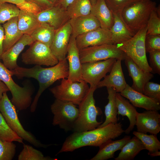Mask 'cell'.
Segmentation results:
<instances>
[{"label":"cell","instance_id":"cell-1","mask_svg":"<svg viewBox=\"0 0 160 160\" xmlns=\"http://www.w3.org/2000/svg\"><path fill=\"white\" fill-rule=\"evenodd\" d=\"M12 76L18 79L24 77L33 78L38 82L39 88L33 101L31 105V112L35 111L39 99L44 91L55 81L61 79L68 78L69 68L66 58L59 61L55 65L48 68L36 65L30 68L19 67L10 70Z\"/></svg>","mask_w":160,"mask_h":160},{"label":"cell","instance_id":"cell-2","mask_svg":"<svg viewBox=\"0 0 160 160\" xmlns=\"http://www.w3.org/2000/svg\"><path fill=\"white\" fill-rule=\"evenodd\" d=\"M124 132L120 122L109 124L90 130L74 132L66 138L57 154L72 152L87 146L99 147L108 141L117 138Z\"/></svg>","mask_w":160,"mask_h":160},{"label":"cell","instance_id":"cell-3","mask_svg":"<svg viewBox=\"0 0 160 160\" xmlns=\"http://www.w3.org/2000/svg\"><path fill=\"white\" fill-rule=\"evenodd\" d=\"M156 3L151 0H138L131 3L122 11L121 15L126 25L134 34L147 24Z\"/></svg>","mask_w":160,"mask_h":160},{"label":"cell","instance_id":"cell-4","mask_svg":"<svg viewBox=\"0 0 160 160\" xmlns=\"http://www.w3.org/2000/svg\"><path fill=\"white\" fill-rule=\"evenodd\" d=\"M96 89L90 87L87 93L79 104V114L73 127L74 132L93 130L102 123L97 120V116L101 115L102 111L100 108L95 105L93 95Z\"/></svg>","mask_w":160,"mask_h":160},{"label":"cell","instance_id":"cell-5","mask_svg":"<svg viewBox=\"0 0 160 160\" xmlns=\"http://www.w3.org/2000/svg\"><path fill=\"white\" fill-rule=\"evenodd\" d=\"M16 109L7 92L4 93L0 100V112L11 129L23 140L36 147L46 148L51 145L41 143L31 133L24 129L19 120Z\"/></svg>","mask_w":160,"mask_h":160},{"label":"cell","instance_id":"cell-6","mask_svg":"<svg viewBox=\"0 0 160 160\" xmlns=\"http://www.w3.org/2000/svg\"><path fill=\"white\" fill-rule=\"evenodd\" d=\"M147 26L143 27L129 39L116 45L145 71L152 73L148 62L145 46Z\"/></svg>","mask_w":160,"mask_h":160},{"label":"cell","instance_id":"cell-7","mask_svg":"<svg viewBox=\"0 0 160 160\" xmlns=\"http://www.w3.org/2000/svg\"><path fill=\"white\" fill-rule=\"evenodd\" d=\"M12 76L10 70L0 62V81L5 84L10 92L12 96L11 102L17 110H25L31 104L33 91L28 86H19Z\"/></svg>","mask_w":160,"mask_h":160},{"label":"cell","instance_id":"cell-8","mask_svg":"<svg viewBox=\"0 0 160 160\" xmlns=\"http://www.w3.org/2000/svg\"><path fill=\"white\" fill-rule=\"evenodd\" d=\"M87 83L82 80L72 82L68 79H62L60 84L50 89L56 99L71 102L78 105L89 89Z\"/></svg>","mask_w":160,"mask_h":160},{"label":"cell","instance_id":"cell-9","mask_svg":"<svg viewBox=\"0 0 160 160\" xmlns=\"http://www.w3.org/2000/svg\"><path fill=\"white\" fill-rule=\"evenodd\" d=\"M50 108L54 116L52 123L54 126H58L66 132L73 130L79 113L75 104L56 99Z\"/></svg>","mask_w":160,"mask_h":160},{"label":"cell","instance_id":"cell-10","mask_svg":"<svg viewBox=\"0 0 160 160\" xmlns=\"http://www.w3.org/2000/svg\"><path fill=\"white\" fill-rule=\"evenodd\" d=\"M81 63L106 60L111 58L124 60L126 55L116 44H105L91 46L79 50Z\"/></svg>","mask_w":160,"mask_h":160},{"label":"cell","instance_id":"cell-11","mask_svg":"<svg viewBox=\"0 0 160 160\" xmlns=\"http://www.w3.org/2000/svg\"><path fill=\"white\" fill-rule=\"evenodd\" d=\"M22 55V62L27 65L54 66L58 60L50 47L39 41H34Z\"/></svg>","mask_w":160,"mask_h":160},{"label":"cell","instance_id":"cell-12","mask_svg":"<svg viewBox=\"0 0 160 160\" xmlns=\"http://www.w3.org/2000/svg\"><path fill=\"white\" fill-rule=\"evenodd\" d=\"M117 59L111 58L98 61L81 63L83 80L90 85V88H97L101 80L110 72Z\"/></svg>","mask_w":160,"mask_h":160},{"label":"cell","instance_id":"cell-13","mask_svg":"<svg viewBox=\"0 0 160 160\" xmlns=\"http://www.w3.org/2000/svg\"><path fill=\"white\" fill-rule=\"evenodd\" d=\"M76 39L79 50L89 46L113 44L110 30L101 27L78 36Z\"/></svg>","mask_w":160,"mask_h":160},{"label":"cell","instance_id":"cell-14","mask_svg":"<svg viewBox=\"0 0 160 160\" xmlns=\"http://www.w3.org/2000/svg\"><path fill=\"white\" fill-rule=\"evenodd\" d=\"M72 31V28L68 21L55 31L50 48L58 61L66 58Z\"/></svg>","mask_w":160,"mask_h":160},{"label":"cell","instance_id":"cell-15","mask_svg":"<svg viewBox=\"0 0 160 160\" xmlns=\"http://www.w3.org/2000/svg\"><path fill=\"white\" fill-rule=\"evenodd\" d=\"M135 125L138 132L157 135L160 131V114L154 110L137 112Z\"/></svg>","mask_w":160,"mask_h":160},{"label":"cell","instance_id":"cell-16","mask_svg":"<svg viewBox=\"0 0 160 160\" xmlns=\"http://www.w3.org/2000/svg\"><path fill=\"white\" fill-rule=\"evenodd\" d=\"M67 54L66 58L68 61L69 68L67 79L72 82H80L83 80L82 76V65L76 37L72 35L68 46Z\"/></svg>","mask_w":160,"mask_h":160},{"label":"cell","instance_id":"cell-17","mask_svg":"<svg viewBox=\"0 0 160 160\" xmlns=\"http://www.w3.org/2000/svg\"><path fill=\"white\" fill-rule=\"evenodd\" d=\"M36 15L40 23H47L55 30L70 19L66 10L58 4L54 5Z\"/></svg>","mask_w":160,"mask_h":160},{"label":"cell","instance_id":"cell-18","mask_svg":"<svg viewBox=\"0 0 160 160\" xmlns=\"http://www.w3.org/2000/svg\"><path fill=\"white\" fill-rule=\"evenodd\" d=\"M120 93L128 99L135 107L142 108L146 110L158 111L160 109V102L136 91L127 84L125 89Z\"/></svg>","mask_w":160,"mask_h":160},{"label":"cell","instance_id":"cell-19","mask_svg":"<svg viewBox=\"0 0 160 160\" xmlns=\"http://www.w3.org/2000/svg\"><path fill=\"white\" fill-rule=\"evenodd\" d=\"M33 42L30 35L23 34L15 44L3 52L1 57L3 64L9 70L18 67L17 61L19 55L26 46L30 45Z\"/></svg>","mask_w":160,"mask_h":160},{"label":"cell","instance_id":"cell-20","mask_svg":"<svg viewBox=\"0 0 160 160\" xmlns=\"http://www.w3.org/2000/svg\"><path fill=\"white\" fill-rule=\"evenodd\" d=\"M124 60L129 75L132 79L133 84L131 87L136 91L143 93L144 86L153 78V75L152 73L142 69L128 56L126 55Z\"/></svg>","mask_w":160,"mask_h":160},{"label":"cell","instance_id":"cell-21","mask_svg":"<svg viewBox=\"0 0 160 160\" xmlns=\"http://www.w3.org/2000/svg\"><path fill=\"white\" fill-rule=\"evenodd\" d=\"M121 60H116L114 63L110 74L106 75L104 79L100 81L97 86V88L106 87H113L117 92L120 93L125 88L127 84L122 71Z\"/></svg>","mask_w":160,"mask_h":160},{"label":"cell","instance_id":"cell-22","mask_svg":"<svg viewBox=\"0 0 160 160\" xmlns=\"http://www.w3.org/2000/svg\"><path fill=\"white\" fill-rule=\"evenodd\" d=\"M68 21L72 28L71 35L76 38L101 27L98 20L91 14L71 18Z\"/></svg>","mask_w":160,"mask_h":160},{"label":"cell","instance_id":"cell-23","mask_svg":"<svg viewBox=\"0 0 160 160\" xmlns=\"http://www.w3.org/2000/svg\"><path fill=\"white\" fill-rule=\"evenodd\" d=\"M113 23L110 31L112 44H116L129 39L135 34L126 25L121 14L113 13Z\"/></svg>","mask_w":160,"mask_h":160},{"label":"cell","instance_id":"cell-24","mask_svg":"<svg viewBox=\"0 0 160 160\" xmlns=\"http://www.w3.org/2000/svg\"><path fill=\"white\" fill-rule=\"evenodd\" d=\"M118 110V114L122 116L127 117L129 121V125L124 130L127 134H129L135 125L137 111L135 106L119 92H116L115 96Z\"/></svg>","mask_w":160,"mask_h":160},{"label":"cell","instance_id":"cell-25","mask_svg":"<svg viewBox=\"0 0 160 160\" xmlns=\"http://www.w3.org/2000/svg\"><path fill=\"white\" fill-rule=\"evenodd\" d=\"M90 14L98 20L101 28L110 30L113 23V15L105 0H97L92 4Z\"/></svg>","mask_w":160,"mask_h":160},{"label":"cell","instance_id":"cell-26","mask_svg":"<svg viewBox=\"0 0 160 160\" xmlns=\"http://www.w3.org/2000/svg\"><path fill=\"white\" fill-rule=\"evenodd\" d=\"M131 138L130 136L126 135L120 140L108 141L99 147L98 153L90 160H106L113 158L115 153L121 150Z\"/></svg>","mask_w":160,"mask_h":160},{"label":"cell","instance_id":"cell-27","mask_svg":"<svg viewBox=\"0 0 160 160\" xmlns=\"http://www.w3.org/2000/svg\"><path fill=\"white\" fill-rule=\"evenodd\" d=\"M4 31L3 42V52L9 49L15 44L23 34L19 31L17 25V17H13L2 26Z\"/></svg>","mask_w":160,"mask_h":160},{"label":"cell","instance_id":"cell-28","mask_svg":"<svg viewBox=\"0 0 160 160\" xmlns=\"http://www.w3.org/2000/svg\"><path fill=\"white\" fill-rule=\"evenodd\" d=\"M40 23L36 14L20 10L17 16V25L19 31L23 34L30 35Z\"/></svg>","mask_w":160,"mask_h":160},{"label":"cell","instance_id":"cell-29","mask_svg":"<svg viewBox=\"0 0 160 160\" xmlns=\"http://www.w3.org/2000/svg\"><path fill=\"white\" fill-rule=\"evenodd\" d=\"M145 149L141 141L134 136L122 147L115 160H132L142 150Z\"/></svg>","mask_w":160,"mask_h":160},{"label":"cell","instance_id":"cell-30","mask_svg":"<svg viewBox=\"0 0 160 160\" xmlns=\"http://www.w3.org/2000/svg\"><path fill=\"white\" fill-rule=\"evenodd\" d=\"M107 89L108 94V101L105 107V119L104 122L98 127H103L110 123L116 124L118 121L117 118L118 110L115 98L117 92L113 87H107Z\"/></svg>","mask_w":160,"mask_h":160},{"label":"cell","instance_id":"cell-31","mask_svg":"<svg viewBox=\"0 0 160 160\" xmlns=\"http://www.w3.org/2000/svg\"><path fill=\"white\" fill-rule=\"evenodd\" d=\"M55 31L53 27L47 24L41 23L40 25L30 36L34 42H40L50 47Z\"/></svg>","mask_w":160,"mask_h":160},{"label":"cell","instance_id":"cell-32","mask_svg":"<svg viewBox=\"0 0 160 160\" xmlns=\"http://www.w3.org/2000/svg\"><path fill=\"white\" fill-rule=\"evenodd\" d=\"M92 7L90 0H74L66 10L70 19L90 14Z\"/></svg>","mask_w":160,"mask_h":160},{"label":"cell","instance_id":"cell-33","mask_svg":"<svg viewBox=\"0 0 160 160\" xmlns=\"http://www.w3.org/2000/svg\"><path fill=\"white\" fill-rule=\"evenodd\" d=\"M133 134L141 141L145 149L148 151V154L160 150V142L156 135L134 131Z\"/></svg>","mask_w":160,"mask_h":160},{"label":"cell","instance_id":"cell-34","mask_svg":"<svg viewBox=\"0 0 160 160\" xmlns=\"http://www.w3.org/2000/svg\"><path fill=\"white\" fill-rule=\"evenodd\" d=\"M18 160H56V158L45 156L40 151L27 144H24L23 148L18 156Z\"/></svg>","mask_w":160,"mask_h":160},{"label":"cell","instance_id":"cell-35","mask_svg":"<svg viewBox=\"0 0 160 160\" xmlns=\"http://www.w3.org/2000/svg\"><path fill=\"white\" fill-rule=\"evenodd\" d=\"M0 138L3 140L23 143V139L9 127L0 112Z\"/></svg>","mask_w":160,"mask_h":160},{"label":"cell","instance_id":"cell-36","mask_svg":"<svg viewBox=\"0 0 160 160\" xmlns=\"http://www.w3.org/2000/svg\"><path fill=\"white\" fill-rule=\"evenodd\" d=\"M20 9L15 5L8 3L0 4V24L17 17Z\"/></svg>","mask_w":160,"mask_h":160},{"label":"cell","instance_id":"cell-37","mask_svg":"<svg viewBox=\"0 0 160 160\" xmlns=\"http://www.w3.org/2000/svg\"><path fill=\"white\" fill-rule=\"evenodd\" d=\"M16 146L13 142L0 138V160H12L15 155Z\"/></svg>","mask_w":160,"mask_h":160},{"label":"cell","instance_id":"cell-38","mask_svg":"<svg viewBox=\"0 0 160 160\" xmlns=\"http://www.w3.org/2000/svg\"><path fill=\"white\" fill-rule=\"evenodd\" d=\"M146 26V35H160V15L156 11V7L151 13Z\"/></svg>","mask_w":160,"mask_h":160},{"label":"cell","instance_id":"cell-39","mask_svg":"<svg viewBox=\"0 0 160 160\" xmlns=\"http://www.w3.org/2000/svg\"><path fill=\"white\" fill-rule=\"evenodd\" d=\"M4 3L15 4L21 10L27 11L36 14L42 11L41 9L36 5L27 2L24 0H0V4Z\"/></svg>","mask_w":160,"mask_h":160},{"label":"cell","instance_id":"cell-40","mask_svg":"<svg viewBox=\"0 0 160 160\" xmlns=\"http://www.w3.org/2000/svg\"><path fill=\"white\" fill-rule=\"evenodd\" d=\"M143 93L160 103V84L148 81L144 86Z\"/></svg>","mask_w":160,"mask_h":160},{"label":"cell","instance_id":"cell-41","mask_svg":"<svg viewBox=\"0 0 160 160\" xmlns=\"http://www.w3.org/2000/svg\"><path fill=\"white\" fill-rule=\"evenodd\" d=\"M106 4L113 13L121 14L126 6L136 0H105Z\"/></svg>","mask_w":160,"mask_h":160},{"label":"cell","instance_id":"cell-42","mask_svg":"<svg viewBox=\"0 0 160 160\" xmlns=\"http://www.w3.org/2000/svg\"><path fill=\"white\" fill-rule=\"evenodd\" d=\"M145 46L147 52L160 50V35H146Z\"/></svg>","mask_w":160,"mask_h":160},{"label":"cell","instance_id":"cell-43","mask_svg":"<svg viewBox=\"0 0 160 160\" xmlns=\"http://www.w3.org/2000/svg\"><path fill=\"white\" fill-rule=\"evenodd\" d=\"M150 66L152 73L160 74V50L149 52Z\"/></svg>","mask_w":160,"mask_h":160},{"label":"cell","instance_id":"cell-44","mask_svg":"<svg viewBox=\"0 0 160 160\" xmlns=\"http://www.w3.org/2000/svg\"><path fill=\"white\" fill-rule=\"evenodd\" d=\"M25 1L33 4L40 8L42 11L53 5L48 0H24Z\"/></svg>","mask_w":160,"mask_h":160},{"label":"cell","instance_id":"cell-45","mask_svg":"<svg viewBox=\"0 0 160 160\" xmlns=\"http://www.w3.org/2000/svg\"><path fill=\"white\" fill-rule=\"evenodd\" d=\"M4 38V31L3 28L0 24V62L1 60L2 55L4 52L3 42Z\"/></svg>","mask_w":160,"mask_h":160},{"label":"cell","instance_id":"cell-46","mask_svg":"<svg viewBox=\"0 0 160 160\" xmlns=\"http://www.w3.org/2000/svg\"><path fill=\"white\" fill-rule=\"evenodd\" d=\"M73 1L74 0H60L58 4L64 9H66Z\"/></svg>","mask_w":160,"mask_h":160},{"label":"cell","instance_id":"cell-47","mask_svg":"<svg viewBox=\"0 0 160 160\" xmlns=\"http://www.w3.org/2000/svg\"><path fill=\"white\" fill-rule=\"evenodd\" d=\"M9 91L8 88L5 84L0 81V100L2 97L3 94Z\"/></svg>","mask_w":160,"mask_h":160},{"label":"cell","instance_id":"cell-48","mask_svg":"<svg viewBox=\"0 0 160 160\" xmlns=\"http://www.w3.org/2000/svg\"><path fill=\"white\" fill-rule=\"evenodd\" d=\"M151 156L153 157L155 156H159L160 155V151H156L151 153L148 154Z\"/></svg>","mask_w":160,"mask_h":160},{"label":"cell","instance_id":"cell-49","mask_svg":"<svg viewBox=\"0 0 160 160\" xmlns=\"http://www.w3.org/2000/svg\"><path fill=\"white\" fill-rule=\"evenodd\" d=\"M53 5L56 4V2L57 0H48Z\"/></svg>","mask_w":160,"mask_h":160},{"label":"cell","instance_id":"cell-50","mask_svg":"<svg viewBox=\"0 0 160 160\" xmlns=\"http://www.w3.org/2000/svg\"><path fill=\"white\" fill-rule=\"evenodd\" d=\"M96 0H92V4L95 3L96 2Z\"/></svg>","mask_w":160,"mask_h":160},{"label":"cell","instance_id":"cell-51","mask_svg":"<svg viewBox=\"0 0 160 160\" xmlns=\"http://www.w3.org/2000/svg\"></svg>","mask_w":160,"mask_h":160}]
</instances>
